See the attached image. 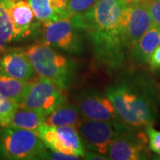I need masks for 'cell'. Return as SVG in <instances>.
<instances>
[{
  "mask_svg": "<svg viewBox=\"0 0 160 160\" xmlns=\"http://www.w3.org/2000/svg\"><path fill=\"white\" fill-rule=\"evenodd\" d=\"M148 63L152 69H160V46L153 52L149 57Z\"/></svg>",
  "mask_w": 160,
  "mask_h": 160,
  "instance_id": "d4e9b609",
  "label": "cell"
},
{
  "mask_svg": "<svg viewBox=\"0 0 160 160\" xmlns=\"http://www.w3.org/2000/svg\"><path fill=\"white\" fill-rule=\"evenodd\" d=\"M84 119L78 105L68 104L67 102L60 105L47 116L46 124L52 126H72L78 127Z\"/></svg>",
  "mask_w": 160,
  "mask_h": 160,
  "instance_id": "2e32d148",
  "label": "cell"
},
{
  "mask_svg": "<svg viewBox=\"0 0 160 160\" xmlns=\"http://www.w3.org/2000/svg\"><path fill=\"white\" fill-rule=\"evenodd\" d=\"M124 5H131V4H135V3H147L149 0H120Z\"/></svg>",
  "mask_w": 160,
  "mask_h": 160,
  "instance_id": "4316f807",
  "label": "cell"
},
{
  "mask_svg": "<svg viewBox=\"0 0 160 160\" xmlns=\"http://www.w3.org/2000/svg\"><path fill=\"white\" fill-rule=\"evenodd\" d=\"M14 41L28 37L36 29V20L33 10L26 0H12L10 5Z\"/></svg>",
  "mask_w": 160,
  "mask_h": 160,
  "instance_id": "4fadbf2b",
  "label": "cell"
},
{
  "mask_svg": "<svg viewBox=\"0 0 160 160\" xmlns=\"http://www.w3.org/2000/svg\"><path fill=\"white\" fill-rule=\"evenodd\" d=\"M32 80L13 78L0 74V94L20 105Z\"/></svg>",
  "mask_w": 160,
  "mask_h": 160,
  "instance_id": "ac0fdd59",
  "label": "cell"
},
{
  "mask_svg": "<svg viewBox=\"0 0 160 160\" xmlns=\"http://www.w3.org/2000/svg\"><path fill=\"white\" fill-rule=\"evenodd\" d=\"M78 108L83 118L86 119L106 121L116 125H125L119 118L113 103L106 94L95 92L84 94L80 98Z\"/></svg>",
  "mask_w": 160,
  "mask_h": 160,
  "instance_id": "8fae6325",
  "label": "cell"
},
{
  "mask_svg": "<svg viewBox=\"0 0 160 160\" xmlns=\"http://www.w3.org/2000/svg\"><path fill=\"white\" fill-rule=\"evenodd\" d=\"M67 102L63 90L52 81L39 77L31 81L28 91L19 107L38 110L46 117L57 107Z\"/></svg>",
  "mask_w": 160,
  "mask_h": 160,
  "instance_id": "5b68a950",
  "label": "cell"
},
{
  "mask_svg": "<svg viewBox=\"0 0 160 160\" xmlns=\"http://www.w3.org/2000/svg\"><path fill=\"white\" fill-rule=\"evenodd\" d=\"M149 144L146 133L137 134L126 130L120 131L110 143L108 152L109 159L140 160L148 158Z\"/></svg>",
  "mask_w": 160,
  "mask_h": 160,
  "instance_id": "30bf717a",
  "label": "cell"
},
{
  "mask_svg": "<svg viewBox=\"0 0 160 160\" xmlns=\"http://www.w3.org/2000/svg\"><path fill=\"white\" fill-rule=\"evenodd\" d=\"M29 3L42 24L69 18L68 0H29Z\"/></svg>",
  "mask_w": 160,
  "mask_h": 160,
  "instance_id": "5bb4252c",
  "label": "cell"
},
{
  "mask_svg": "<svg viewBox=\"0 0 160 160\" xmlns=\"http://www.w3.org/2000/svg\"><path fill=\"white\" fill-rule=\"evenodd\" d=\"M12 0H0V53L8 49L14 41L13 27L10 15Z\"/></svg>",
  "mask_w": 160,
  "mask_h": 160,
  "instance_id": "ffe728a7",
  "label": "cell"
},
{
  "mask_svg": "<svg viewBox=\"0 0 160 160\" xmlns=\"http://www.w3.org/2000/svg\"><path fill=\"white\" fill-rule=\"evenodd\" d=\"M36 74L52 81L62 90L68 89L75 76L76 63L45 43H37L24 49Z\"/></svg>",
  "mask_w": 160,
  "mask_h": 160,
  "instance_id": "3957f363",
  "label": "cell"
},
{
  "mask_svg": "<svg viewBox=\"0 0 160 160\" xmlns=\"http://www.w3.org/2000/svg\"><path fill=\"white\" fill-rule=\"evenodd\" d=\"M81 32L71 18H65L44 23L42 29V43L71 54L82 51L83 41Z\"/></svg>",
  "mask_w": 160,
  "mask_h": 160,
  "instance_id": "8992f818",
  "label": "cell"
},
{
  "mask_svg": "<svg viewBox=\"0 0 160 160\" xmlns=\"http://www.w3.org/2000/svg\"><path fill=\"white\" fill-rule=\"evenodd\" d=\"M46 147L36 131L8 126L0 131V158L10 160L47 159Z\"/></svg>",
  "mask_w": 160,
  "mask_h": 160,
  "instance_id": "277c9868",
  "label": "cell"
},
{
  "mask_svg": "<svg viewBox=\"0 0 160 160\" xmlns=\"http://www.w3.org/2000/svg\"><path fill=\"white\" fill-rule=\"evenodd\" d=\"M84 158H86V159H99V160L109 159V158H108V157L103 156V155L100 154V153H97V152H92V151L86 152Z\"/></svg>",
  "mask_w": 160,
  "mask_h": 160,
  "instance_id": "484cf974",
  "label": "cell"
},
{
  "mask_svg": "<svg viewBox=\"0 0 160 160\" xmlns=\"http://www.w3.org/2000/svg\"><path fill=\"white\" fill-rule=\"evenodd\" d=\"M46 148L52 151L85 157L86 151L77 127L72 126H52L46 123L37 130Z\"/></svg>",
  "mask_w": 160,
  "mask_h": 160,
  "instance_id": "52a82bcc",
  "label": "cell"
},
{
  "mask_svg": "<svg viewBox=\"0 0 160 160\" xmlns=\"http://www.w3.org/2000/svg\"><path fill=\"white\" fill-rule=\"evenodd\" d=\"M52 152H48V157L47 159H57V160H76L79 159L78 156L76 155H70V154H65L60 151H52Z\"/></svg>",
  "mask_w": 160,
  "mask_h": 160,
  "instance_id": "cb8c5ba5",
  "label": "cell"
},
{
  "mask_svg": "<svg viewBox=\"0 0 160 160\" xmlns=\"http://www.w3.org/2000/svg\"><path fill=\"white\" fill-rule=\"evenodd\" d=\"M154 124L150 123L145 126V133L149 141V148L151 151L160 155V131L156 130Z\"/></svg>",
  "mask_w": 160,
  "mask_h": 160,
  "instance_id": "7402d4cb",
  "label": "cell"
},
{
  "mask_svg": "<svg viewBox=\"0 0 160 160\" xmlns=\"http://www.w3.org/2000/svg\"><path fill=\"white\" fill-rule=\"evenodd\" d=\"M160 46V29L152 24L132 48V57L137 62L147 63L153 52Z\"/></svg>",
  "mask_w": 160,
  "mask_h": 160,
  "instance_id": "9a60e30c",
  "label": "cell"
},
{
  "mask_svg": "<svg viewBox=\"0 0 160 160\" xmlns=\"http://www.w3.org/2000/svg\"><path fill=\"white\" fill-rule=\"evenodd\" d=\"M19 108L15 102L0 94V126H10L11 120Z\"/></svg>",
  "mask_w": 160,
  "mask_h": 160,
  "instance_id": "44dd1931",
  "label": "cell"
},
{
  "mask_svg": "<svg viewBox=\"0 0 160 160\" xmlns=\"http://www.w3.org/2000/svg\"><path fill=\"white\" fill-rule=\"evenodd\" d=\"M153 24L145 3L124 6L120 17V37L125 48L131 49Z\"/></svg>",
  "mask_w": 160,
  "mask_h": 160,
  "instance_id": "9c48e42d",
  "label": "cell"
},
{
  "mask_svg": "<svg viewBox=\"0 0 160 160\" xmlns=\"http://www.w3.org/2000/svg\"><path fill=\"white\" fill-rule=\"evenodd\" d=\"M145 4L148 7L152 22L160 29V0H149Z\"/></svg>",
  "mask_w": 160,
  "mask_h": 160,
  "instance_id": "603a6c76",
  "label": "cell"
},
{
  "mask_svg": "<svg viewBox=\"0 0 160 160\" xmlns=\"http://www.w3.org/2000/svg\"><path fill=\"white\" fill-rule=\"evenodd\" d=\"M98 0H68V14L76 26L86 32Z\"/></svg>",
  "mask_w": 160,
  "mask_h": 160,
  "instance_id": "e0dca14e",
  "label": "cell"
},
{
  "mask_svg": "<svg viewBox=\"0 0 160 160\" xmlns=\"http://www.w3.org/2000/svg\"><path fill=\"white\" fill-rule=\"evenodd\" d=\"M127 129L126 125H116L100 120H82L78 127L84 147L86 149L108 156L110 143L118 132Z\"/></svg>",
  "mask_w": 160,
  "mask_h": 160,
  "instance_id": "ba28073f",
  "label": "cell"
},
{
  "mask_svg": "<svg viewBox=\"0 0 160 160\" xmlns=\"http://www.w3.org/2000/svg\"><path fill=\"white\" fill-rule=\"evenodd\" d=\"M0 56V74L22 80H32L34 69L24 50H6Z\"/></svg>",
  "mask_w": 160,
  "mask_h": 160,
  "instance_id": "7c38bea8",
  "label": "cell"
},
{
  "mask_svg": "<svg viewBox=\"0 0 160 160\" xmlns=\"http://www.w3.org/2000/svg\"><path fill=\"white\" fill-rule=\"evenodd\" d=\"M124 5L120 0H98L86 33L91 37L97 60L109 68H118L124 62L120 37V17Z\"/></svg>",
  "mask_w": 160,
  "mask_h": 160,
  "instance_id": "6da1fadb",
  "label": "cell"
},
{
  "mask_svg": "<svg viewBox=\"0 0 160 160\" xmlns=\"http://www.w3.org/2000/svg\"><path fill=\"white\" fill-rule=\"evenodd\" d=\"M105 94L113 103L121 121L127 126L141 127L154 124L156 108L148 91L142 86L118 83L109 86Z\"/></svg>",
  "mask_w": 160,
  "mask_h": 160,
  "instance_id": "7a4b0ae2",
  "label": "cell"
},
{
  "mask_svg": "<svg viewBox=\"0 0 160 160\" xmlns=\"http://www.w3.org/2000/svg\"><path fill=\"white\" fill-rule=\"evenodd\" d=\"M46 118L40 111L19 107L12 118L10 126L37 132L38 127L46 122Z\"/></svg>",
  "mask_w": 160,
  "mask_h": 160,
  "instance_id": "d6986e66",
  "label": "cell"
}]
</instances>
